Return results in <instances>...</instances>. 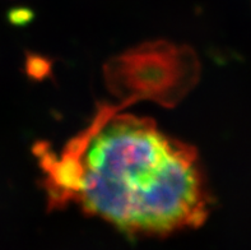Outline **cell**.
I'll return each mask as SVG.
<instances>
[{"mask_svg": "<svg viewBox=\"0 0 251 250\" xmlns=\"http://www.w3.org/2000/svg\"><path fill=\"white\" fill-rule=\"evenodd\" d=\"M51 207L76 203L126 235L199 227L210 196L195 148L150 117L103 109L60 156L40 148Z\"/></svg>", "mask_w": 251, "mask_h": 250, "instance_id": "obj_1", "label": "cell"}]
</instances>
